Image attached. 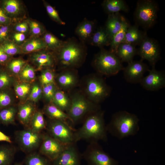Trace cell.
Masks as SVG:
<instances>
[{"label":"cell","mask_w":165,"mask_h":165,"mask_svg":"<svg viewBox=\"0 0 165 165\" xmlns=\"http://www.w3.org/2000/svg\"><path fill=\"white\" fill-rule=\"evenodd\" d=\"M13 83V78L6 69L0 72V90L9 88Z\"/></svg>","instance_id":"obj_43"},{"label":"cell","mask_w":165,"mask_h":165,"mask_svg":"<svg viewBox=\"0 0 165 165\" xmlns=\"http://www.w3.org/2000/svg\"><path fill=\"white\" fill-rule=\"evenodd\" d=\"M22 53H33L47 49L42 38L31 37L20 46Z\"/></svg>","instance_id":"obj_19"},{"label":"cell","mask_w":165,"mask_h":165,"mask_svg":"<svg viewBox=\"0 0 165 165\" xmlns=\"http://www.w3.org/2000/svg\"><path fill=\"white\" fill-rule=\"evenodd\" d=\"M82 155L88 165H119L118 161L105 152L97 141L90 142Z\"/></svg>","instance_id":"obj_8"},{"label":"cell","mask_w":165,"mask_h":165,"mask_svg":"<svg viewBox=\"0 0 165 165\" xmlns=\"http://www.w3.org/2000/svg\"><path fill=\"white\" fill-rule=\"evenodd\" d=\"M29 29L31 37H39L46 32L44 27L38 21L28 19L26 20Z\"/></svg>","instance_id":"obj_40"},{"label":"cell","mask_w":165,"mask_h":165,"mask_svg":"<svg viewBox=\"0 0 165 165\" xmlns=\"http://www.w3.org/2000/svg\"><path fill=\"white\" fill-rule=\"evenodd\" d=\"M76 69L67 68L56 77L55 83L59 89L69 92L76 87L79 83Z\"/></svg>","instance_id":"obj_13"},{"label":"cell","mask_w":165,"mask_h":165,"mask_svg":"<svg viewBox=\"0 0 165 165\" xmlns=\"http://www.w3.org/2000/svg\"><path fill=\"white\" fill-rule=\"evenodd\" d=\"M123 17L119 13L108 14L104 28L111 40L112 37L121 29Z\"/></svg>","instance_id":"obj_20"},{"label":"cell","mask_w":165,"mask_h":165,"mask_svg":"<svg viewBox=\"0 0 165 165\" xmlns=\"http://www.w3.org/2000/svg\"><path fill=\"white\" fill-rule=\"evenodd\" d=\"M43 112L50 119L62 121L72 126L73 125L67 113L51 103L45 106Z\"/></svg>","instance_id":"obj_24"},{"label":"cell","mask_w":165,"mask_h":165,"mask_svg":"<svg viewBox=\"0 0 165 165\" xmlns=\"http://www.w3.org/2000/svg\"><path fill=\"white\" fill-rule=\"evenodd\" d=\"M80 90L92 102L98 104L109 96L111 92L102 76L97 73L89 75L79 82Z\"/></svg>","instance_id":"obj_4"},{"label":"cell","mask_w":165,"mask_h":165,"mask_svg":"<svg viewBox=\"0 0 165 165\" xmlns=\"http://www.w3.org/2000/svg\"><path fill=\"white\" fill-rule=\"evenodd\" d=\"M70 96L71 105L66 113L73 125L83 122L90 114L101 109L99 104L89 100L80 90Z\"/></svg>","instance_id":"obj_5"},{"label":"cell","mask_w":165,"mask_h":165,"mask_svg":"<svg viewBox=\"0 0 165 165\" xmlns=\"http://www.w3.org/2000/svg\"><path fill=\"white\" fill-rule=\"evenodd\" d=\"M42 96V87L39 84L35 83L32 86L28 97L32 102H37Z\"/></svg>","instance_id":"obj_45"},{"label":"cell","mask_w":165,"mask_h":165,"mask_svg":"<svg viewBox=\"0 0 165 165\" xmlns=\"http://www.w3.org/2000/svg\"><path fill=\"white\" fill-rule=\"evenodd\" d=\"M42 96L49 103H51L54 94L58 88L55 83L42 86Z\"/></svg>","instance_id":"obj_42"},{"label":"cell","mask_w":165,"mask_h":165,"mask_svg":"<svg viewBox=\"0 0 165 165\" xmlns=\"http://www.w3.org/2000/svg\"><path fill=\"white\" fill-rule=\"evenodd\" d=\"M102 4L104 10L108 14L120 11L127 12L129 10L128 6L123 0H105Z\"/></svg>","instance_id":"obj_28"},{"label":"cell","mask_w":165,"mask_h":165,"mask_svg":"<svg viewBox=\"0 0 165 165\" xmlns=\"http://www.w3.org/2000/svg\"><path fill=\"white\" fill-rule=\"evenodd\" d=\"M46 129L50 135L64 144L75 143L74 134L75 130L66 122L50 119L46 123Z\"/></svg>","instance_id":"obj_9"},{"label":"cell","mask_w":165,"mask_h":165,"mask_svg":"<svg viewBox=\"0 0 165 165\" xmlns=\"http://www.w3.org/2000/svg\"><path fill=\"white\" fill-rule=\"evenodd\" d=\"M158 11L157 4L154 1H138L134 15L136 24L146 29L151 28L156 22Z\"/></svg>","instance_id":"obj_7"},{"label":"cell","mask_w":165,"mask_h":165,"mask_svg":"<svg viewBox=\"0 0 165 165\" xmlns=\"http://www.w3.org/2000/svg\"><path fill=\"white\" fill-rule=\"evenodd\" d=\"M124 68V77L125 80L130 83H140L144 77V75L149 69L142 61H132Z\"/></svg>","instance_id":"obj_16"},{"label":"cell","mask_w":165,"mask_h":165,"mask_svg":"<svg viewBox=\"0 0 165 165\" xmlns=\"http://www.w3.org/2000/svg\"><path fill=\"white\" fill-rule=\"evenodd\" d=\"M146 36V32L139 30L138 26L136 24L130 25L127 30L123 42L130 44L135 46L139 45Z\"/></svg>","instance_id":"obj_23"},{"label":"cell","mask_w":165,"mask_h":165,"mask_svg":"<svg viewBox=\"0 0 165 165\" xmlns=\"http://www.w3.org/2000/svg\"><path fill=\"white\" fill-rule=\"evenodd\" d=\"M51 103L63 111L67 113L71 105V100L70 96L67 93V92L58 88Z\"/></svg>","instance_id":"obj_27"},{"label":"cell","mask_w":165,"mask_h":165,"mask_svg":"<svg viewBox=\"0 0 165 165\" xmlns=\"http://www.w3.org/2000/svg\"><path fill=\"white\" fill-rule=\"evenodd\" d=\"M90 40L91 44L103 48L110 45L111 38L104 27H100L94 31Z\"/></svg>","instance_id":"obj_26"},{"label":"cell","mask_w":165,"mask_h":165,"mask_svg":"<svg viewBox=\"0 0 165 165\" xmlns=\"http://www.w3.org/2000/svg\"><path fill=\"white\" fill-rule=\"evenodd\" d=\"M62 69H76L85 60L86 50L83 43L69 39L64 41L61 49L57 53Z\"/></svg>","instance_id":"obj_3"},{"label":"cell","mask_w":165,"mask_h":165,"mask_svg":"<svg viewBox=\"0 0 165 165\" xmlns=\"http://www.w3.org/2000/svg\"><path fill=\"white\" fill-rule=\"evenodd\" d=\"M0 6L6 15L13 19L21 18L25 12L23 3L18 0H3L0 1Z\"/></svg>","instance_id":"obj_18"},{"label":"cell","mask_w":165,"mask_h":165,"mask_svg":"<svg viewBox=\"0 0 165 165\" xmlns=\"http://www.w3.org/2000/svg\"><path fill=\"white\" fill-rule=\"evenodd\" d=\"M42 38L47 48L57 53L61 47L64 41L59 39L52 33L46 31Z\"/></svg>","instance_id":"obj_30"},{"label":"cell","mask_w":165,"mask_h":165,"mask_svg":"<svg viewBox=\"0 0 165 165\" xmlns=\"http://www.w3.org/2000/svg\"><path fill=\"white\" fill-rule=\"evenodd\" d=\"M122 63L115 53L102 48L95 55L92 65L97 74L110 76L123 70Z\"/></svg>","instance_id":"obj_6"},{"label":"cell","mask_w":165,"mask_h":165,"mask_svg":"<svg viewBox=\"0 0 165 165\" xmlns=\"http://www.w3.org/2000/svg\"><path fill=\"white\" fill-rule=\"evenodd\" d=\"M76 144L68 145L61 154L51 162V165H81L82 155Z\"/></svg>","instance_id":"obj_14"},{"label":"cell","mask_w":165,"mask_h":165,"mask_svg":"<svg viewBox=\"0 0 165 165\" xmlns=\"http://www.w3.org/2000/svg\"><path fill=\"white\" fill-rule=\"evenodd\" d=\"M139 46L137 54L141 57V60H146L152 67H155L160 57V48L158 42L147 35Z\"/></svg>","instance_id":"obj_11"},{"label":"cell","mask_w":165,"mask_h":165,"mask_svg":"<svg viewBox=\"0 0 165 165\" xmlns=\"http://www.w3.org/2000/svg\"><path fill=\"white\" fill-rule=\"evenodd\" d=\"M139 119L135 114L125 111L113 114L106 126L107 131L119 139L136 134L139 129Z\"/></svg>","instance_id":"obj_2"},{"label":"cell","mask_w":165,"mask_h":165,"mask_svg":"<svg viewBox=\"0 0 165 165\" xmlns=\"http://www.w3.org/2000/svg\"><path fill=\"white\" fill-rule=\"evenodd\" d=\"M11 57L7 54L0 47V65H6Z\"/></svg>","instance_id":"obj_50"},{"label":"cell","mask_w":165,"mask_h":165,"mask_svg":"<svg viewBox=\"0 0 165 165\" xmlns=\"http://www.w3.org/2000/svg\"><path fill=\"white\" fill-rule=\"evenodd\" d=\"M67 145L54 139L48 133H45L42 134L39 152L41 154L52 162L61 154Z\"/></svg>","instance_id":"obj_12"},{"label":"cell","mask_w":165,"mask_h":165,"mask_svg":"<svg viewBox=\"0 0 165 165\" xmlns=\"http://www.w3.org/2000/svg\"><path fill=\"white\" fill-rule=\"evenodd\" d=\"M17 109L11 105L0 110V122L5 125L14 124Z\"/></svg>","instance_id":"obj_31"},{"label":"cell","mask_w":165,"mask_h":165,"mask_svg":"<svg viewBox=\"0 0 165 165\" xmlns=\"http://www.w3.org/2000/svg\"><path fill=\"white\" fill-rule=\"evenodd\" d=\"M12 20L9 17L0 6V26L9 25L12 24Z\"/></svg>","instance_id":"obj_49"},{"label":"cell","mask_w":165,"mask_h":165,"mask_svg":"<svg viewBox=\"0 0 165 165\" xmlns=\"http://www.w3.org/2000/svg\"><path fill=\"white\" fill-rule=\"evenodd\" d=\"M35 111V106L30 101L21 105L17 110V114L19 121L23 125L28 126Z\"/></svg>","instance_id":"obj_22"},{"label":"cell","mask_w":165,"mask_h":165,"mask_svg":"<svg viewBox=\"0 0 165 165\" xmlns=\"http://www.w3.org/2000/svg\"><path fill=\"white\" fill-rule=\"evenodd\" d=\"M25 165H51V162L48 159L36 153H31L25 157Z\"/></svg>","instance_id":"obj_34"},{"label":"cell","mask_w":165,"mask_h":165,"mask_svg":"<svg viewBox=\"0 0 165 165\" xmlns=\"http://www.w3.org/2000/svg\"><path fill=\"white\" fill-rule=\"evenodd\" d=\"M42 71L39 77L40 84L42 86L55 83V74L52 68H47Z\"/></svg>","instance_id":"obj_41"},{"label":"cell","mask_w":165,"mask_h":165,"mask_svg":"<svg viewBox=\"0 0 165 165\" xmlns=\"http://www.w3.org/2000/svg\"><path fill=\"white\" fill-rule=\"evenodd\" d=\"M46 12L51 19L60 24L64 25L65 23L61 18L57 11L47 2L44 1Z\"/></svg>","instance_id":"obj_44"},{"label":"cell","mask_w":165,"mask_h":165,"mask_svg":"<svg viewBox=\"0 0 165 165\" xmlns=\"http://www.w3.org/2000/svg\"><path fill=\"white\" fill-rule=\"evenodd\" d=\"M29 124L30 128L38 133L46 129V123L45 122L43 113L41 111H36L33 115Z\"/></svg>","instance_id":"obj_32"},{"label":"cell","mask_w":165,"mask_h":165,"mask_svg":"<svg viewBox=\"0 0 165 165\" xmlns=\"http://www.w3.org/2000/svg\"><path fill=\"white\" fill-rule=\"evenodd\" d=\"M148 75L144 77L140 83L146 90L157 91L165 86V72L156 70L155 67L148 71Z\"/></svg>","instance_id":"obj_15"},{"label":"cell","mask_w":165,"mask_h":165,"mask_svg":"<svg viewBox=\"0 0 165 165\" xmlns=\"http://www.w3.org/2000/svg\"><path fill=\"white\" fill-rule=\"evenodd\" d=\"M31 86L30 83L21 81L16 84L15 92L20 99L23 100L29 96Z\"/></svg>","instance_id":"obj_36"},{"label":"cell","mask_w":165,"mask_h":165,"mask_svg":"<svg viewBox=\"0 0 165 165\" xmlns=\"http://www.w3.org/2000/svg\"><path fill=\"white\" fill-rule=\"evenodd\" d=\"M130 25L128 21L123 16L121 29L111 39L109 51L115 54L119 45L123 42L127 30Z\"/></svg>","instance_id":"obj_29"},{"label":"cell","mask_w":165,"mask_h":165,"mask_svg":"<svg viewBox=\"0 0 165 165\" xmlns=\"http://www.w3.org/2000/svg\"><path fill=\"white\" fill-rule=\"evenodd\" d=\"M13 165H23V164L20 163H15Z\"/></svg>","instance_id":"obj_52"},{"label":"cell","mask_w":165,"mask_h":165,"mask_svg":"<svg viewBox=\"0 0 165 165\" xmlns=\"http://www.w3.org/2000/svg\"><path fill=\"white\" fill-rule=\"evenodd\" d=\"M53 53L48 49L37 51L32 53L30 60L38 70L52 69L56 63L57 59Z\"/></svg>","instance_id":"obj_17"},{"label":"cell","mask_w":165,"mask_h":165,"mask_svg":"<svg viewBox=\"0 0 165 165\" xmlns=\"http://www.w3.org/2000/svg\"><path fill=\"white\" fill-rule=\"evenodd\" d=\"M115 54L122 62L128 63L133 61L134 57L137 54V50L135 46L123 42L118 47Z\"/></svg>","instance_id":"obj_25"},{"label":"cell","mask_w":165,"mask_h":165,"mask_svg":"<svg viewBox=\"0 0 165 165\" xmlns=\"http://www.w3.org/2000/svg\"><path fill=\"white\" fill-rule=\"evenodd\" d=\"M27 64L26 61L21 58L11 59L5 65L6 69L10 74L19 75Z\"/></svg>","instance_id":"obj_35"},{"label":"cell","mask_w":165,"mask_h":165,"mask_svg":"<svg viewBox=\"0 0 165 165\" xmlns=\"http://www.w3.org/2000/svg\"><path fill=\"white\" fill-rule=\"evenodd\" d=\"M1 65H0V72H1V71L2 70V69H3L1 66Z\"/></svg>","instance_id":"obj_53"},{"label":"cell","mask_w":165,"mask_h":165,"mask_svg":"<svg viewBox=\"0 0 165 165\" xmlns=\"http://www.w3.org/2000/svg\"><path fill=\"white\" fill-rule=\"evenodd\" d=\"M12 31L26 35L29 33V27L26 20L18 22L12 25Z\"/></svg>","instance_id":"obj_47"},{"label":"cell","mask_w":165,"mask_h":165,"mask_svg":"<svg viewBox=\"0 0 165 165\" xmlns=\"http://www.w3.org/2000/svg\"><path fill=\"white\" fill-rule=\"evenodd\" d=\"M42 137V134L30 128L19 131L16 134V138L20 148L27 152H30L40 146Z\"/></svg>","instance_id":"obj_10"},{"label":"cell","mask_w":165,"mask_h":165,"mask_svg":"<svg viewBox=\"0 0 165 165\" xmlns=\"http://www.w3.org/2000/svg\"><path fill=\"white\" fill-rule=\"evenodd\" d=\"M104 112L101 109L87 116L82 126L75 130L74 134V142L85 140L91 141L107 139V130L104 119Z\"/></svg>","instance_id":"obj_1"},{"label":"cell","mask_w":165,"mask_h":165,"mask_svg":"<svg viewBox=\"0 0 165 165\" xmlns=\"http://www.w3.org/2000/svg\"><path fill=\"white\" fill-rule=\"evenodd\" d=\"M14 99L13 94L9 88L0 90V110L12 105Z\"/></svg>","instance_id":"obj_37"},{"label":"cell","mask_w":165,"mask_h":165,"mask_svg":"<svg viewBox=\"0 0 165 165\" xmlns=\"http://www.w3.org/2000/svg\"><path fill=\"white\" fill-rule=\"evenodd\" d=\"M27 39L26 34L13 31L11 32L9 38L10 39L20 46Z\"/></svg>","instance_id":"obj_48"},{"label":"cell","mask_w":165,"mask_h":165,"mask_svg":"<svg viewBox=\"0 0 165 165\" xmlns=\"http://www.w3.org/2000/svg\"><path fill=\"white\" fill-rule=\"evenodd\" d=\"M95 23L92 20L85 19L76 27L75 32L81 42L90 40L94 32Z\"/></svg>","instance_id":"obj_21"},{"label":"cell","mask_w":165,"mask_h":165,"mask_svg":"<svg viewBox=\"0 0 165 165\" xmlns=\"http://www.w3.org/2000/svg\"><path fill=\"white\" fill-rule=\"evenodd\" d=\"M0 47L11 57L22 53L20 46L9 39L3 43Z\"/></svg>","instance_id":"obj_38"},{"label":"cell","mask_w":165,"mask_h":165,"mask_svg":"<svg viewBox=\"0 0 165 165\" xmlns=\"http://www.w3.org/2000/svg\"><path fill=\"white\" fill-rule=\"evenodd\" d=\"M15 148L6 145L0 146V165H10L15 153Z\"/></svg>","instance_id":"obj_33"},{"label":"cell","mask_w":165,"mask_h":165,"mask_svg":"<svg viewBox=\"0 0 165 165\" xmlns=\"http://www.w3.org/2000/svg\"><path fill=\"white\" fill-rule=\"evenodd\" d=\"M0 141H6L9 143L12 142L10 138L0 131Z\"/></svg>","instance_id":"obj_51"},{"label":"cell","mask_w":165,"mask_h":165,"mask_svg":"<svg viewBox=\"0 0 165 165\" xmlns=\"http://www.w3.org/2000/svg\"><path fill=\"white\" fill-rule=\"evenodd\" d=\"M12 31V24L0 26V46L5 42L9 39Z\"/></svg>","instance_id":"obj_46"},{"label":"cell","mask_w":165,"mask_h":165,"mask_svg":"<svg viewBox=\"0 0 165 165\" xmlns=\"http://www.w3.org/2000/svg\"><path fill=\"white\" fill-rule=\"evenodd\" d=\"M19 75L21 81L30 83L34 80L35 78V69L32 66L27 63Z\"/></svg>","instance_id":"obj_39"}]
</instances>
